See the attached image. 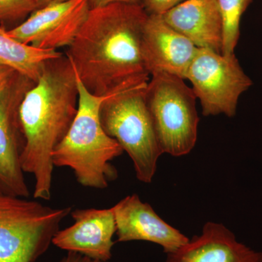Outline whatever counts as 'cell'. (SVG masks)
<instances>
[{
    "instance_id": "obj_8",
    "label": "cell",
    "mask_w": 262,
    "mask_h": 262,
    "mask_svg": "<svg viewBox=\"0 0 262 262\" xmlns=\"http://www.w3.org/2000/svg\"><path fill=\"white\" fill-rule=\"evenodd\" d=\"M35 82L15 72L0 84V192L29 198L21 166L24 138L19 107L26 93Z\"/></svg>"
},
{
    "instance_id": "obj_10",
    "label": "cell",
    "mask_w": 262,
    "mask_h": 262,
    "mask_svg": "<svg viewBox=\"0 0 262 262\" xmlns=\"http://www.w3.org/2000/svg\"><path fill=\"white\" fill-rule=\"evenodd\" d=\"M198 48L170 27L162 15H148L142 37V53L150 75L165 73L186 80Z\"/></svg>"
},
{
    "instance_id": "obj_20",
    "label": "cell",
    "mask_w": 262,
    "mask_h": 262,
    "mask_svg": "<svg viewBox=\"0 0 262 262\" xmlns=\"http://www.w3.org/2000/svg\"><path fill=\"white\" fill-rule=\"evenodd\" d=\"M60 262H108V261H97V260L92 259V258L88 257V256H84V255L80 254V253L72 252V251H68L67 254L64 257L62 258Z\"/></svg>"
},
{
    "instance_id": "obj_15",
    "label": "cell",
    "mask_w": 262,
    "mask_h": 262,
    "mask_svg": "<svg viewBox=\"0 0 262 262\" xmlns=\"http://www.w3.org/2000/svg\"><path fill=\"white\" fill-rule=\"evenodd\" d=\"M62 54L57 51L38 49L24 44L10 36L4 27H0V64L34 82L39 79L46 61Z\"/></svg>"
},
{
    "instance_id": "obj_17",
    "label": "cell",
    "mask_w": 262,
    "mask_h": 262,
    "mask_svg": "<svg viewBox=\"0 0 262 262\" xmlns=\"http://www.w3.org/2000/svg\"><path fill=\"white\" fill-rule=\"evenodd\" d=\"M37 9L35 0H0V23L29 16Z\"/></svg>"
},
{
    "instance_id": "obj_2",
    "label": "cell",
    "mask_w": 262,
    "mask_h": 262,
    "mask_svg": "<svg viewBox=\"0 0 262 262\" xmlns=\"http://www.w3.org/2000/svg\"><path fill=\"white\" fill-rule=\"evenodd\" d=\"M75 70L67 55L46 62L37 82L19 107L24 138L21 166L34 179V198L50 201L53 182L52 155L68 134L78 110Z\"/></svg>"
},
{
    "instance_id": "obj_6",
    "label": "cell",
    "mask_w": 262,
    "mask_h": 262,
    "mask_svg": "<svg viewBox=\"0 0 262 262\" xmlns=\"http://www.w3.org/2000/svg\"><path fill=\"white\" fill-rule=\"evenodd\" d=\"M184 79L165 73L151 75L144 97L163 153L189 154L196 144L199 117L196 97Z\"/></svg>"
},
{
    "instance_id": "obj_16",
    "label": "cell",
    "mask_w": 262,
    "mask_h": 262,
    "mask_svg": "<svg viewBox=\"0 0 262 262\" xmlns=\"http://www.w3.org/2000/svg\"><path fill=\"white\" fill-rule=\"evenodd\" d=\"M253 0H217L223 20L224 35L222 54H234L241 35L243 15Z\"/></svg>"
},
{
    "instance_id": "obj_18",
    "label": "cell",
    "mask_w": 262,
    "mask_h": 262,
    "mask_svg": "<svg viewBox=\"0 0 262 262\" xmlns=\"http://www.w3.org/2000/svg\"><path fill=\"white\" fill-rule=\"evenodd\" d=\"M184 0H141V5L148 15H163Z\"/></svg>"
},
{
    "instance_id": "obj_11",
    "label": "cell",
    "mask_w": 262,
    "mask_h": 262,
    "mask_svg": "<svg viewBox=\"0 0 262 262\" xmlns=\"http://www.w3.org/2000/svg\"><path fill=\"white\" fill-rule=\"evenodd\" d=\"M71 215L73 225L58 231L52 244L97 261H110L117 231L113 208L77 209Z\"/></svg>"
},
{
    "instance_id": "obj_22",
    "label": "cell",
    "mask_w": 262,
    "mask_h": 262,
    "mask_svg": "<svg viewBox=\"0 0 262 262\" xmlns=\"http://www.w3.org/2000/svg\"><path fill=\"white\" fill-rule=\"evenodd\" d=\"M67 0H35L37 3L38 9L47 6V5L55 4V3H62Z\"/></svg>"
},
{
    "instance_id": "obj_19",
    "label": "cell",
    "mask_w": 262,
    "mask_h": 262,
    "mask_svg": "<svg viewBox=\"0 0 262 262\" xmlns=\"http://www.w3.org/2000/svg\"><path fill=\"white\" fill-rule=\"evenodd\" d=\"M91 9L101 8L114 3H127V4L141 5V0H88Z\"/></svg>"
},
{
    "instance_id": "obj_4",
    "label": "cell",
    "mask_w": 262,
    "mask_h": 262,
    "mask_svg": "<svg viewBox=\"0 0 262 262\" xmlns=\"http://www.w3.org/2000/svg\"><path fill=\"white\" fill-rule=\"evenodd\" d=\"M71 212L0 192V262L37 261Z\"/></svg>"
},
{
    "instance_id": "obj_21",
    "label": "cell",
    "mask_w": 262,
    "mask_h": 262,
    "mask_svg": "<svg viewBox=\"0 0 262 262\" xmlns=\"http://www.w3.org/2000/svg\"><path fill=\"white\" fill-rule=\"evenodd\" d=\"M15 73V71L0 64V84L10 79Z\"/></svg>"
},
{
    "instance_id": "obj_5",
    "label": "cell",
    "mask_w": 262,
    "mask_h": 262,
    "mask_svg": "<svg viewBox=\"0 0 262 262\" xmlns=\"http://www.w3.org/2000/svg\"><path fill=\"white\" fill-rule=\"evenodd\" d=\"M146 88L108 96L100 108V120L105 133L130 157L137 179L151 183L163 152L146 105Z\"/></svg>"
},
{
    "instance_id": "obj_1",
    "label": "cell",
    "mask_w": 262,
    "mask_h": 262,
    "mask_svg": "<svg viewBox=\"0 0 262 262\" xmlns=\"http://www.w3.org/2000/svg\"><path fill=\"white\" fill-rule=\"evenodd\" d=\"M147 18L141 5L114 3L90 10L66 55L91 94L106 97L147 85L142 53Z\"/></svg>"
},
{
    "instance_id": "obj_13",
    "label": "cell",
    "mask_w": 262,
    "mask_h": 262,
    "mask_svg": "<svg viewBox=\"0 0 262 262\" xmlns=\"http://www.w3.org/2000/svg\"><path fill=\"white\" fill-rule=\"evenodd\" d=\"M166 262H262V251L239 242L222 224L210 222L200 235L167 253Z\"/></svg>"
},
{
    "instance_id": "obj_3",
    "label": "cell",
    "mask_w": 262,
    "mask_h": 262,
    "mask_svg": "<svg viewBox=\"0 0 262 262\" xmlns=\"http://www.w3.org/2000/svg\"><path fill=\"white\" fill-rule=\"evenodd\" d=\"M76 77L79 91L77 115L68 134L53 151L52 159L54 166L72 169L83 187L105 189L118 176L111 162L124 151L101 125L100 108L108 96L91 94L77 75Z\"/></svg>"
},
{
    "instance_id": "obj_14",
    "label": "cell",
    "mask_w": 262,
    "mask_h": 262,
    "mask_svg": "<svg viewBox=\"0 0 262 262\" xmlns=\"http://www.w3.org/2000/svg\"><path fill=\"white\" fill-rule=\"evenodd\" d=\"M162 17L196 48L222 53L223 20L217 0H184Z\"/></svg>"
},
{
    "instance_id": "obj_9",
    "label": "cell",
    "mask_w": 262,
    "mask_h": 262,
    "mask_svg": "<svg viewBox=\"0 0 262 262\" xmlns=\"http://www.w3.org/2000/svg\"><path fill=\"white\" fill-rule=\"evenodd\" d=\"M91 10L88 0H67L39 8L18 27L8 30L12 37L32 47L56 51L70 47Z\"/></svg>"
},
{
    "instance_id": "obj_7",
    "label": "cell",
    "mask_w": 262,
    "mask_h": 262,
    "mask_svg": "<svg viewBox=\"0 0 262 262\" xmlns=\"http://www.w3.org/2000/svg\"><path fill=\"white\" fill-rule=\"evenodd\" d=\"M186 80L200 100L204 116L235 115L239 97L253 84L235 54L198 48L189 66Z\"/></svg>"
},
{
    "instance_id": "obj_12",
    "label": "cell",
    "mask_w": 262,
    "mask_h": 262,
    "mask_svg": "<svg viewBox=\"0 0 262 262\" xmlns=\"http://www.w3.org/2000/svg\"><path fill=\"white\" fill-rule=\"evenodd\" d=\"M117 242L142 241L159 245L164 252H174L189 241L155 213L152 207L137 194L127 196L113 207Z\"/></svg>"
}]
</instances>
